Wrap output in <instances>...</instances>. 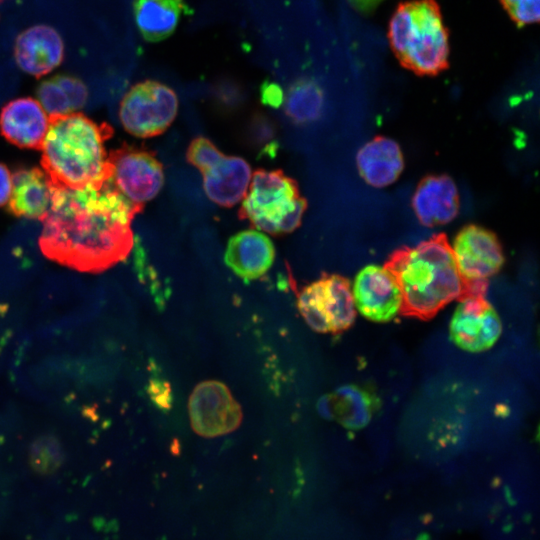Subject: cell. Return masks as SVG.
<instances>
[{"instance_id":"obj_20","label":"cell","mask_w":540,"mask_h":540,"mask_svg":"<svg viewBox=\"0 0 540 540\" xmlns=\"http://www.w3.org/2000/svg\"><path fill=\"white\" fill-rule=\"evenodd\" d=\"M183 8V0H134L133 3L136 25L148 42H159L172 35Z\"/></svg>"},{"instance_id":"obj_4","label":"cell","mask_w":540,"mask_h":540,"mask_svg":"<svg viewBox=\"0 0 540 540\" xmlns=\"http://www.w3.org/2000/svg\"><path fill=\"white\" fill-rule=\"evenodd\" d=\"M390 46L407 69L436 75L449 65V37L435 0H412L398 5L389 23Z\"/></svg>"},{"instance_id":"obj_2","label":"cell","mask_w":540,"mask_h":540,"mask_svg":"<svg viewBox=\"0 0 540 540\" xmlns=\"http://www.w3.org/2000/svg\"><path fill=\"white\" fill-rule=\"evenodd\" d=\"M107 123L98 124L81 113L49 116L41 147V165L56 187H100L111 177L105 142L112 136Z\"/></svg>"},{"instance_id":"obj_27","label":"cell","mask_w":540,"mask_h":540,"mask_svg":"<svg viewBox=\"0 0 540 540\" xmlns=\"http://www.w3.org/2000/svg\"><path fill=\"white\" fill-rule=\"evenodd\" d=\"M355 6L362 9L372 8L382 0H350Z\"/></svg>"},{"instance_id":"obj_15","label":"cell","mask_w":540,"mask_h":540,"mask_svg":"<svg viewBox=\"0 0 540 540\" xmlns=\"http://www.w3.org/2000/svg\"><path fill=\"white\" fill-rule=\"evenodd\" d=\"M200 172L207 197L225 208L233 207L244 198L252 176L245 159L224 153Z\"/></svg>"},{"instance_id":"obj_10","label":"cell","mask_w":540,"mask_h":540,"mask_svg":"<svg viewBox=\"0 0 540 540\" xmlns=\"http://www.w3.org/2000/svg\"><path fill=\"white\" fill-rule=\"evenodd\" d=\"M192 429L202 437L212 438L236 430L242 421V410L228 387L219 381L199 383L189 398Z\"/></svg>"},{"instance_id":"obj_22","label":"cell","mask_w":540,"mask_h":540,"mask_svg":"<svg viewBox=\"0 0 540 540\" xmlns=\"http://www.w3.org/2000/svg\"><path fill=\"white\" fill-rule=\"evenodd\" d=\"M286 116L297 125L315 122L322 114L324 94L312 80L296 81L283 101Z\"/></svg>"},{"instance_id":"obj_13","label":"cell","mask_w":540,"mask_h":540,"mask_svg":"<svg viewBox=\"0 0 540 540\" xmlns=\"http://www.w3.org/2000/svg\"><path fill=\"white\" fill-rule=\"evenodd\" d=\"M14 58L22 71L34 77H41L62 63L64 43L59 33L51 26L35 25L17 36Z\"/></svg>"},{"instance_id":"obj_9","label":"cell","mask_w":540,"mask_h":540,"mask_svg":"<svg viewBox=\"0 0 540 540\" xmlns=\"http://www.w3.org/2000/svg\"><path fill=\"white\" fill-rule=\"evenodd\" d=\"M109 181L125 198L144 206L164 184L163 165L152 151L127 144L108 153Z\"/></svg>"},{"instance_id":"obj_21","label":"cell","mask_w":540,"mask_h":540,"mask_svg":"<svg viewBox=\"0 0 540 540\" xmlns=\"http://www.w3.org/2000/svg\"><path fill=\"white\" fill-rule=\"evenodd\" d=\"M36 95L48 116H55L81 109L88 99V90L76 77L57 75L41 82Z\"/></svg>"},{"instance_id":"obj_6","label":"cell","mask_w":540,"mask_h":540,"mask_svg":"<svg viewBox=\"0 0 540 540\" xmlns=\"http://www.w3.org/2000/svg\"><path fill=\"white\" fill-rule=\"evenodd\" d=\"M297 305L308 326L319 333H340L355 320L350 282L337 274H323L302 288Z\"/></svg>"},{"instance_id":"obj_19","label":"cell","mask_w":540,"mask_h":540,"mask_svg":"<svg viewBox=\"0 0 540 540\" xmlns=\"http://www.w3.org/2000/svg\"><path fill=\"white\" fill-rule=\"evenodd\" d=\"M357 167L364 181L377 188L397 180L404 161L399 145L392 139L377 136L358 151Z\"/></svg>"},{"instance_id":"obj_12","label":"cell","mask_w":540,"mask_h":540,"mask_svg":"<svg viewBox=\"0 0 540 540\" xmlns=\"http://www.w3.org/2000/svg\"><path fill=\"white\" fill-rule=\"evenodd\" d=\"M352 295L358 312L374 322H388L401 312L402 296L385 266L368 265L355 277Z\"/></svg>"},{"instance_id":"obj_28","label":"cell","mask_w":540,"mask_h":540,"mask_svg":"<svg viewBox=\"0 0 540 540\" xmlns=\"http://www.w3.org/2000/svg\"><path fill=\"white\" fill-rule=\"evenodd\" d=\"M1 1V0H0Z\"/></svg>"},{"instance_id":"obj_1","label":"cell","mask_w":540,"mask_h":540,"mask_svg":"<svg viewBox=\"0 0 540 540\" xmlns=\"http://www.w3.org/2000/svg\"><path fill=\"white\" fill-rule=\"evenodd\" d=\"M53 186L42 220V253L80 272H103L126 259L134 245L132 221L144 206L132 203L110 181L100 187Z\"/></svg>"},{"instance_id":"obj_14","label":"cell","mask_w":540,"mask_h":540,"mask_svg":"<svg viewBox=\"0 0 540 540\" xmlns=\"http://www.w3.org/2000/svg\"><path fill=\"white\" fill-rule=\"evenodd\" d=\"M49 126V116L31 97L8 102L0 112V132L20 148L41 150Z\"/></svg>"},{"instance_id":"obj_17","label":"cell","mask_w":540,"mask_h":540,"mask_svg":"<svg viewBox=\"0 0 540 540\" xmlns=\"http://www.w3.org/2000/svg\"><path fill=\"white\" fill-rule=\"evenodd\" d=\"M412 205L423 225L434 227L447 224L459 210L457 187L446 175L428 176L417 186Z\"/></svg>"},{"instance_id":"obj_3","label":"cell","mask_w":540,"mask_h":540,"mask_svg":"<svg viewBox=\"0 0 540 540\" xmlns=\"http://www.w3.org/2000/svg\"><path fill=\"white\" fill-rule=\"evenodd\" d=\"M384 266L399 286L400 313L406 316L432 318L463 295L464 285L445 234L434 235L414 247L395 250Z\"/></svg>"},{"instance_id":"obj_25","label":"cell","mask_w":540,"mask_h":540,"mask_svg":"<svg viewBox=\"0 0 540 540\" xmlns=\"http://www.w3.org/2000/svg\"><path fill=\"white\" fill-rule=\"evenodd\" d=\"M261 99L264 104L277 108L283 104L284 94L277 84L265 82L261 87Z\"/></svg>"},{"instance_id":"obj_7","label":"cell","mask_w":540,"mask_h":540,"mask_svg":"<svg viewBox=\"0 0 540 540\" xmlns=\"http://www.w3.org/2000/svg\"><path fill=\"white\" fill-rule=\"evenodd\" d=\"M179 101L175 91L155 80L133 85L123 96L119 119L123 128L139 138L164 133L178 113Z\"/></svg>"},{"instance_id":"obj_23","label":"cell","mask_w":540,"mask_h":540,"mask_svg":"<svg viewBox=\"0 0 540 540\" xmlns=\"http://www.w3.org/2000/svg\"><path fill=\"white\" fill-rule=\"evenodd\" d=\"M222 154L223 152H221L213 142L205 137L199 136L190 142L186 158L192 166L196 167L199 171H202Z\"/></svg>"},{"instance_id":"obj_26","label":"cell","mask_w":540,"mask_h":540,"mask_svg":"<svg viewBox=\"0 0 540 540\" xmlns=\"http://www.w3.org/2000/svg\"><path fill=\"white\" fill-rule=\"evenodd\" d=\"M12 191V175L6 165L0 163V207L7 205Z\"/></svg>"},{"instance_id":"obj_18","label":"cell","mask_w":540,"mask_h":540,"mask_svg":"<svg viewBox=\"0 0 540 540\" xmlns=\"http://www.w3.org/2000/svg\"><path fill=\"white\" fill-rule=\"evenodd\" d=\"M53 195L46 173L37 168H20L12 175V191L7 210L14 216L43 220Z\"/></svg>"},{"instance_id":"obj_24","label":"cell","mask_w":540,"mask_h":540,"mask_svg":"<svg viewBox=\"0 0 540 540\" xmlns=\"http://www.w3.org/2000/svg\"><path fill=\"white\" fill-rule=\"evenodd\" d=\"M511 19L518 26L539 21L540 0H500Z\"/></svg>"},{"instance_id":"obj_16","label":"cell","mask_w":540,"mask_h":540,"mask_svg":"<svg viewBox=\"0 0 540 540\" xmlns=\"http://www.w3.org/2000/svg\"><path fill=\"white\" fill-rule=\"evenodd\" d=\"M275 259V247L265 234L244 230L233 235L224 254L225 264L240 278L255 280L263 276Z\"/></svg>"},{"instance_id":"obj_5","label":"cell","mask_w":540,"mask_h":540,"mask_svg":"<svg viewBox=\"0 0 540 540\" xmlns=\"http://www.w3.org/2000/svg\"><path fill=\"white\" fill-rule=\"evenodd\" d=\"M251 178L239 217L272 235L294 231L307 209L296 181L281 170L259 169Z\"/></svg>"},{"instance_id":"obj_11","label":"cell","mask_w":540,"mask_h":540,"mask_svg":"<svg viewBox=\"0 0 540 540\" xmlns=\"http://www.w3.org/2000/svg\"><path fill=\"white\" fill-rule=\"evenodd\" d=\"M450 321L454 344L468 352L490 349L500 337L501 320L483 294L462 296Z\"/></svg>"},{"instance_id":"obj_8","label":"cell","mask_w":540,"mask_h":540,"mask_svg":"<svg viewBox=\"0 0 540 540\" xmlns=\"http://www.w3.org/2000/svg\"><path fill=\"white\" fill-rule=\"evenodd\" d=\"M451 249L464 285L462 296L485 295L489 279L504 263L497 237L482 227L468 225L459 231Z\"/></svg>"}]
</instances>
